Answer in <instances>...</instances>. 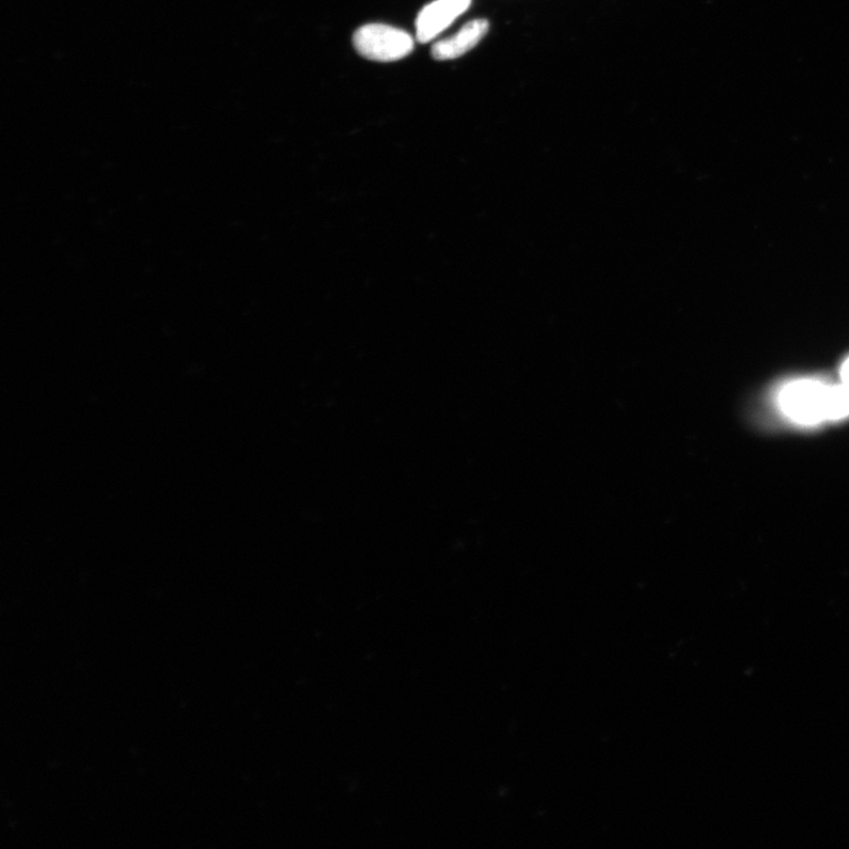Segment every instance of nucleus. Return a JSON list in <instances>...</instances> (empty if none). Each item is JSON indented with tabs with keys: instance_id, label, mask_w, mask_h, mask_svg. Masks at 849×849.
I'll return each mask as SVG.
<instances>
[{
	"instance_id": "nucleus-1",
	"label": "nucleus",
	"mask_w": 849,
	"mask_h": 849,
	"mask_svg": "<svg viewBox=\"0 0 849 849\" xmlns=\"http://www.w3.org/2000/svg\"><path fill=\"white\" fill-rule=\"evenodd\" d=\"M353 44L356 52L375 61H396L410 55L415 39L406 31L385 24H367L355 31Z\"/></svg>"
},
{
	"instance_id": "nucleus-2",
	"label": "nucleus",
	"mask_w": 849,
	"mask_h": 849,
	"mask_svg": "<svg viewBox=\"0 0 849 849\" xmlns=\"http://www.w3.org/2000/svg\"><path fill=\"white\" fill-rule=\"evenodd\" d=\"M827 385L815 381H799L785 386L780 396L783 414L802 424L827 420Z\"/></svg>"
},
{
	"instance_id": "nucleus-3",
	"label": "nucleus",
	"mask_w": 849,
	"mask_h": 849,
	"mask_svg": "<svg viewBox=\"0 0 849 849\" xmlns=\"http://www.w3.org/2000/svg\"><path fill=\"white\" fill-rule=\"evenodd\" d=\"M471 4L472 0H434L424 7L417 19V41L424 44L437 38L461 18Z\"/></svg>"
},
{
	"instance_id": "nucleus-4",
	"label": "nucleus",
	"mask_w": 849,
	"mask_h": 849,
	"mask_svg": "<svg viewBox=\"0 0 849 849\" xmlns=\"http://www.w3.org/2000/svg\"><path fill=\"white\" fill-rule=\"evenodd\" d=\"M490 24L486 20H476L465 24L457 34L437 42L432 46V57L437 60H450L462 57L485 37Z\"/></svg>"
},
{
	"instance_id": "nucleus-5",
	"label": "nucleus",
	"mask_w": 849,
	"mask_h": 849,
	"mask_svg": "<svg viewBox=\"0 0 849 849\" xmlns=\"http://www.w3.org/2000/svg\"><path fill=\"white\" fill-rule=\"evenodd\" d=\"M827 420H839L849 416V385L828 386L826 398Z\"/></svg>"
},
{
	"instance_id": "nucleus-6",
	"label": "nucleus",
	"mask_w": 849,
	"mask_h": 849,
	"mask_svg": "<svg viewBox=\"0 0 849 849\" xmlns=\"http://www.w3.org/2000/svg\"><path fill=\"white\" fill-rule=\"evenodd\" d=\"M841 377H842V383L846 385H849V359H847L846 363L841 369Z\"/></svg>"
}]
</instances>
